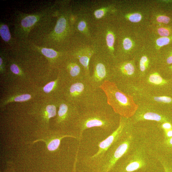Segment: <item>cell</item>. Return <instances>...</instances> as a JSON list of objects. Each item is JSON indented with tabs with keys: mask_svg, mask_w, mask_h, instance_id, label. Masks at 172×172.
<instances>
[{
	"mask_svg": "<svg viewBox=\"0 0 172 172\" xmlns=\"http://www.w3.org/2000/svg\"><path fill=\"white\" fill-rule=\"evenodd\" d=\"M150 81L156 84H159L162 83L163 80L159 75H152L149 78Z\"/></svg>",
	"mask_w": 172,
	"mask_h": 172,
	"instance_id": "obj_18",
	"label": "cell"
},
{
	"mask_svg": "<svg viewBox=\"0 0 172 172\" xmlns=\"http://www.w3.org/2000/svg\"><path fill=\"white\" fill-rule=\"evenodd\" d=\"M154 100L158 102L165 103H170V102L172 101L170 98L165 96L155 97L154 98Z\"/></svg>",
	"mask_w": 172,
	"mask_h": 172,
	"instance_id": "obj_25",
	"label": "cell"
},
{
	"mask_svg": "<svg viewBox=\"0 0 172 172\" xmlns=\"http://www.w3.org/2000/svg\"><path fill=\"white\" fill-rule=\"evenodd\" d=\"M170 42L169 39L167 37H162L157 39L156 43L159 47H162L168 45Z\"/></svg>",
	"mask_w": 172,
	"mask_h": 172,
	"instance_id": "obj_19",
	"label": "cell"
},
{
	"mask_svg": "<svg viewBox=\"0 0 172 172\" xmlns=\"http://www.w3.org/2000/svg\"><path fill=\"white\" fill-rule=\"evenodd\" d=\"M39 18L36 15H29L25 17L21 21L23 28L28 29L33 26L38 21Z\"/></svg>",
	"mask_w": 172,
	"mask_h": 172,
	"instance_id": "obj_11",
	"label": "cell"
},
{
	"mask_svg": "<svg viewBox=\"0 0 172 172\" xmlns=\"http://www.w3.org/2000/svg\"><path fill=\"white\" fill-rule=\"evenodd\" d=\"M158 34L161 36L163 37H167L170 34L168 30L164 28H160L158 29Z\"/></svg>",
	"mask_w": 172,
	"mask_h": 172,
	"instance_id": "obj_24",
	"label": "cell"
},
{
	"mask_svg": "<svg viewBox=\"0 0 172 172\" xmlns=\"http://www.w3.org/2000/svg\"><path fill=\"white\" fill-rule=\"evenodd\" d=\"M123 45L125 50H130L132 46V41L130 38H126L123 41Z\"/></svg>",
	"mask_w": 172,
	"mask_h": 172,
	"instance_id": "obj_22",
	"label": "cell"
},
{
	"mask_svg": "<svg viewBox=\"0 0 172 172\" xmlns=\"http://www.w3.org/2000/svg\"><path fill=\"white\" fill-rule=\"evenodd\" d=\"M126 133L115 142L105 153L97 170L110 172L116 163L127 154L131 146V139Z\"/></svg>",
	"mask_w": 172,
	"mask_h": 172,
	"instance_id": "obj_4",
	"label": "cell"
},
{
	"mask_svg": "<svg viewBox=\"0 0 172 172\" xmlns=\"http://www.w3.org/2000/svg\"><path fill=\"white\" fill-rule=\"evenodd\" d=\"M60 99H58L53 104L48 105L40 110L34 112V114L41 120L42 125L45 128H47L48 127L50 119L56 116Z\"/></svg>",
	"mask_w": 172,
	"mask_h": 172,
	"instance_id": "obj_8",
	"label": "cell"
},
{
	"mask_svg": "<svg viewBox=\"0 0 172 172\" xmlns=\"http://www.w3.org/2000/svg\"><path fill=\"white\" fill-rule=\"evenodd\" d=\"M167 62L169 64L172 63V56H170L167 59Z\"/></svg>",
	"mask_w": 172,
	"mask_h": 172,
	"instance_id": "obj_30",
	"label": "cell"
},
{
	"mask_svg": "<svg viewBox=\"0 0 172 172\" xmlns=\"http://www.w3.org/2000/svg\"><path fill=\"white\" fill-rule=\"evenodd\" d=\"M88 172H102L101 171H98V170H88Z\"/></svg>",
	"mask_w": 172,
	"mask_h": 172,
	"instance_id": "obj_32",
	"label": "cell"
},
{
	"mask_svg": "<svg viewBox=\"0 0 172 172\" xmlns=\"http://www.w3.org/2000/svg\"><path fill=\"white\" fill-rule=\"evenodd\" d=\"M157 20L159 23L167 24L169 22L170 19L166 16H160L157 17Z\"/></svg>",
	"mask_w": 172,
	"mask_h": 172,
	"instance_id": "obj_27",
	"label": "cell"
},
{
	"mask_svg": "<svg viewBox=\"0 0 172 172\" xmlns=\"http://www.w3.org/2000/svg\"><path fill=\"white\" fill-rule=\"evenodd\" d=\"M90 64H91L92 69L90 70L89 80L94 87L100 88L105 82L112 81V76L104 57L92 56Z\"/></svg>",
	"mask_w": 172,
	"mask_h": 172,
	"instance_id": "obj_6",
	"label": "cell"
},
{
	"mask_svg": "<svg viewBox=\"0 0 172 172\" xmlns=\"http://www.w3.org/2000/svg\"><path fill=\"white\" fill-rule=\"evenodd\" d=\"M126 124L121 118L119 126L112 134L99 127L87 129L83 132L78 150V159L87 170H97L105 153L127 132Z\"/></svg>",
	"mask_w": 172,
	"mask_h": 172,
	"instance_id": "obj_1",
	"label": "cell"
},
{
	"mask_svg": "<svg viewBox=\"0 0 172 172\" xmlns=\"http://www.w3.org/2000/svg\"><path fill=\"white\" fill-rule=\"evenodd\" d=\"M106 11L107 9L105 8L96 10L94 13L95 17L97 19L101 18L105 15Z\"/></svg>",
	"mask_w": 172,
	"mask_h": 172,
	"instance_id": "obj_21",
	"label": "cell"
},
{
	"mask_svg": "<svg viewBox=\"0 0 172 172\" xmlns=\"http://www.w3.org/2000/svg\"><path fill=\"white\" fill-rule=\"evenodd\" d=\"M93 55V52L91 50H83L75 53L74 58L78 60L84 68L87 78L90 80L89 64L91 59Z\"/></svg>",
	"mask_w": 172,
	"mask_h": 172,
	"instance_id": "obj_9",
	"label": "cell"
},
{
	"mask_svg": "<svg viewBox=\"0 0 172 172\" xmlns=\"http://www.w3.org/2000/svg\"><path fill=\"white\" fill-rule=\"evenodd\" d=\"M106 41L107 46L109 48L113 50L114 49V43L115 38L112 32L109 31L106 36Z\"/></svg>",
	"mask_w": 172,
	"mask_h": 172,
	"instance_id": "obj_15",
	"label": "cell"
},
{
	"mask_svg": "<svg viewBox=\"0 0 172 172\" xmlns=\"http://www.w3.org/2000/svg\"><path fill=\"white\" fill-rule=\"evenodd\" d=\"M67 27L68 23L66 18L63 16H61L57 21L54 34L56 37H62L66 34Z\"/></svg>",
	"mask_w": 172,
	"mask_h": 172,
	"instance_id": "obj_10",
	"label": "cell"
},
{
	"mask_svg": "<svg viewBox=\"0 0 172 172\" xmlns=\"http://www.w3.org/2000/svg\"><path fill=\"white\" fill-rule=\"evenodd\" d=\"M163 127L166 130H169V129H170L171 128V125L169 123H165L163 125Z\"/></svg>",
	"mask_w": 172,
	"mask_h": 172,
	"instance_id": "obj_29",
	"label": "cell"
},
{
	"mask_svg": "<svg viewBox=\"0 0 172 172\" xmlns=\"http://www.w3.org/2000/svg\"><path fill=\"white\" fill-rule=\"evenodd\" d=\"M116 114L107 101L81 110L73 131L79 137V141L83 132L92 127H99L112 134L120 123L121 118L118 119Z\"/></svg>",
	"mask_w": 172,
	"mask_h": 172,
	"instance_id": "obj_2",
	"label": "cell"
},
{
	"mask_svg": "<svg viewBox=\"0 0 172 172\" xmlns=\"http://www.w3.org/2000/svg\"><path fill=\"white\" fill-rule=\"evenodd\" d=\"M58 108L55 124L57 130L74 132L73 128L80 116V109L63 98L60 99Z\"/></svg>",
	"mask_w": 172,
	"mask_h": 172,
	"instance_id": "obj_5",
	"label": "cell"
},
{
	"mask_svg": "<svg viewBox=\"0 0 172 172\" xmlns=\"http://www.w3.org/2000/svg\"><path fill=\"white\" fill-rule=\"evenodd\" d=\"M63 99L80 110L107 101L103 91L100 88L94 87L87 78L66 83Z\"/></svg>",
	"mask_w": 172,
	"mask_h": 172,
	"instance_id": "obj_3",
	"label": "cell"
},
{
	"mask_svg": "<svg viewBox=\"0 0 172 172\" xmlns=\"http://www.w3.org/2000/svg\"><path fill=\"white\" fill-rule=\"evenodd\" d=\"M10 69L12 72L16 75L19 74L20 72L19 68L15 64H12L11 66Z\"/></svg>",
	"mask_w": 172,
	"mask_h": 172,
	"instance_id": "obj_28",
	"label": "cell"
},
{
	"mask_svg": "<svg viewBox=\"0 0 172 172\" xmlns=\"http://www.w3.org/2000/svg\"><path fill=\"white\" fill-rule=\"evenodd\" d=\"M60 75L66 83L87 79L84 68L78 60L75 58L73 61L67 63L66 73Z\"/></svg>",
	"mask_w": 172,
	"mask_h": 172,
	"instance_id": "obj_7",
	"label": "cell"
},
{
	"mask_svg": "<svg viewBox=\"0 0 172 172\" xmlns=\"http://www.w3.org/2000/svg\"><path fill=\"white\" fill-rule=\"evenodd\" d=\"M170 143L172 145V138H171L170 140Z\"/></svg>",
	"mask_w": 172,
	"mask_h": 172,
	"instance_id": "obj_33",
	"label": "cell"
},
{
	"mask_svg": "<svg viewBox=\"0 0 172 172\" xmlns=\"http://www.w3.org/2000/svg\"><path fill=\"white\" fill-rule=\"evenodd\" d=\"M148 61L147 58L145 56L143 57L140 60V67L142 71H144L146 69L145 64Z\"/></svg>",
	"mask_w": 172,
	"mask_h": 172,
	"instance_id": "obj_26",
	"label": "cell"
},
{
	"mask_svg": "<svg viewBox=\"0 0 172 172\" xmlns=\"http://www.w3.org/2000/svg\"><path fill=\"white\" fill-rule=\"evenodd\" d=\"M41 51L43 55L51 59H56L59 57V54L58 52L52 49L42 48Z\"/></svg>",
	"mask_w": 172,
	"mask_h": 172,
	"instance_id": "obj_13",
	"label": "cell"
},
{
	"mask_svg": "<svg viewBox=\"0 0 172 172\" xmlns=\"http://www.w3.org/2000/svg\"><path fill=\"white\" fill-rule=\"evenodd\" d=\"M78 28L81 32H84L87 31V23L84 20H81L79 23Z\"/></svg>",
	"mask_w": 172,
	"mask_h": 172,
	"instance_id": "obj_23",
	"label": "cell"
},
{
	"mask_svg": "<svg viewBox=\"0 0 172 172\" xmlns=\"http://www.w3.org/2000/svg\"><path fill=\"white\" fill-rule=\"evenodd\" d=\"M0 35L6 42H8L11 38V35L8 26L4 24H1L0 27Z\"/></svg>",
	"mask_w": 172,
	"mask_h": 172,
	"instance_id": "obj_12",
	"label": "cell"
},
{
	"mask_svg": "<svg viewBox=\"0 0 172 172\" xmlns=\"http://www.w3.org/2000/svg\"><path fill=\"white\" fill-rule=\"evenodd\" d=\"M31 98V96L29 94H21L17 96L14 101L15 102H22L28 101Z\"/></svg>",
	"mask_w": 172,
	"mask_h": 172,
	"instance_id": "obj_17",
	"label": "cell"
},
{
	"mask_svg": "<svg viewBox=\"0 0 172 172\" xmlns=\"http://www.w3.org/2000/svg\"><path fill=\"white\" fill-rule=\"evenodd\" d=\"M142 18L141 14L137 13L131 15L128 17L129 20L132 23L139 22L141 21Z\"/></svg>",
	"mask_w": 172,
	"mask_h": 172,
	"instance_id": "obj_20",
	"label": "cell"
},
{
	"mask_svg": "<svg viewBox=\"0 0 172 172\" xmlns=\"http://www.w3.org/2000/svg\"><path fill=\"white\" fill-rule=\"evenodd\" d=\"M120 70L122 74L131 75L134 73L135 68L131 63H128L122 65Z\"/></svg>",
	"mask_w": 172,
	"mask_h": 172,
	"instance_id": "obj_14",
	"label": "cell"
},
{
	"mask_svg": "<svg viewBox=\"0 0 172 172\" xmlns=\"http://www.w3.org/2000/svg\"><path fill=\"white\" fill-rule=\"evenodd\" d=\"M167 135L169 137L172 136V131H169L167 133Z\"/></svg>",
	"mask_w": 172,
	"mask_h": 172,
	"instance_id": "obj_31",
	"label": "cell"
},
{
	"mask_svg": "<svg viewBox=\"0 0 172 172\" xmlns=\"http://www.w3.org/2000/svg\"><path fill=\"white\" fill-rule=\"evenodd\" d=\"M144 118L145 120L157 121H160L162 119L161 116L159 114L152 112L145 114L144 116Z\"/></svg>",
	"mask_w": 172,
	"mask_h": 172,
	"instance_id": "obj_16",
	"label": "cell"
}]
</instances>
